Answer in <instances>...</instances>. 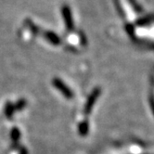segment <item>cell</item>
<instances>
[{
	"mask_svg": "<svg viewBox=\"0 0 154 154\" xmlns=\"http://www.w3.org/2000/svg\"><path fill=\"white\" fill-rule=\"evenodd\" d=\"M44 36H45L46 39L49 43H51L52 45L58 46V45H60V43H61V39L60 38V36H58L54 32L46 31L45 32H44Z\"/></svg>",
	"mask_w": 154,
	"mask_h": 154,
	"instance_id": "cell-2",
	"label": "cell"
},
{
	"mask_svg": "<svg viewBox=\"0 0 154 154\" xmlns=\"http://www.w3.org/2000/svg\"><path fill=\"white\" fill-rule=\"evenodd\" d=\"M61 15L63 18V21L65 23V27L69 32H72L74 30V21L72 15L71 8L67 5H64L61 8Z\"/></svg>",
	"mask_w": 154,
	"mask_h": 154,
	"instance_id": "cell-1",
	"label": "cell"
}]
</instances>
